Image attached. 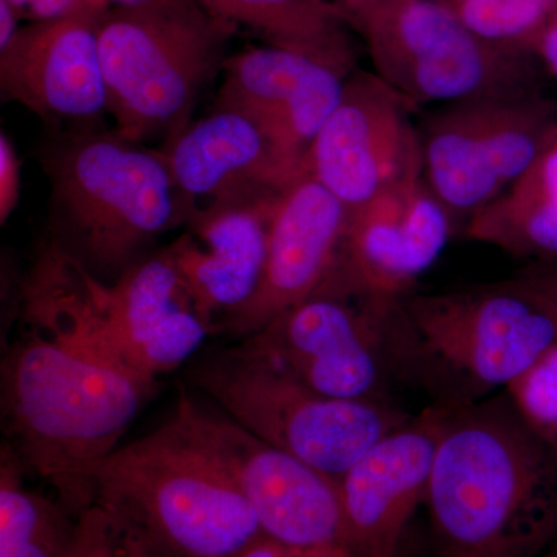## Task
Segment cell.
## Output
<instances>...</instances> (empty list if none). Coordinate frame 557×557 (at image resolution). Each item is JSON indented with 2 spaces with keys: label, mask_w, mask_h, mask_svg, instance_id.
Returning a JSON list of instances; mask_svg holds the SVG:
<instances>
[{
  "label": "cell",
  "mask_w": 557,
  "mask_h": 557,
  "mask_svg": "<svg viewBox=\"0 0 557 557\" xmlns=\"http://www.w3.org/2000/svg\"><path fill=\"white\" fill-rule=\"evenodd\" d=\"M22 163L9 134H0V223L5 225L21 200Z\"/></svg>",
  "instance_id": "obj_29"
},
{
  "label": "cell",
  "mask_w": 557,
  "mask_h": 557,
  "mask_svg": "<svg viewBox=\"0 0 557 557\" xmlns=\"http://www.w3.org/2000/svg\"><path fill=\"white\" fill-rule=\"evenodd\" d=\"M348 209L302 171L278 190L271 219L269 258L251 302L220 333L247 338L324 284L338 259Z\"/></svg>",
  "instance_id": "obj_16"
},
{
  "label": "cell",
  "mask_w": 557,
  "mask_h": 557,
  "mask_svg": "<svg viewBox=\"0 0 557 557\" xmlns=\"http://www.w3.org/2000/svg\"><path fill=\"white\" fill-rule=\"evenodd\" d=\"M544 557H557V542L555 545H553V548L549 549L547 555H545Z\"/></svg>",
  "instance_id": "obj_35"
},
{
  "label": "cell",
  "mask_w": 557,
  "mask_h": 557,
  "mask_svg": "<svg viewBox=\"0 0 557 557\" xmlns=\"http://www.w3.org/2000/svg\"><path fill=\"white\" fill-rule=\"evenodd\" d=\"M557 344V311L533 274L490 287L403 296L392 307V375L460 409L507 391Z\"/></svg>",
  "instance_id": "obj_3"
},
{
  "label": "cell",
  "mask_w": 557,
  "mask_h": 557,
  "mask_svg": "<svg viewBox=\"0 0 557 557\" xmlns=\"http://www.w3.org/2000/svg\"><path fill=\"white\" fill-rule=\"evenodd\" d=\"M106 2L110 7H120V9H145V7L166 5L177 0H106Z\"/></svg>",
  "instance_id": "obj_34"
},
{
  "label": "cell",
  "mask_w": 557,
  "mask_h": 557,
  "mask_svg": "<svg viewBox=\"0 0 557 557\" xmlns=\"http://www.w3.org/2000/svg\"><path fill=\"white\" fill-rule=\"evenodd\" d=\"M530 47L541 54L548 69L557 75V3Z\"/></svg>",
  "instance_id": "obj_30"
},
{
  "label": "cell",
  "mask_w": 557,
  "mask_h": 557,
  "mask_svg": "<svg viewBox=\"0 0 557 557\" xmlns=\"http://www.w3.org/2000/svg\"><path fill=\"white\" fill-rule=\"evenodd\" d=\"M237 25L197 0L112 7L98 28L108 113L131 141H166L190 123L201 91L222 72Z\"/></svg>",
  "instance_id": "obj_6"
},
{
  "label": "cell",
  "mask_w": 557,
  "mask_h": 557,
  "mask_svg": "<svg viewBox=\"0 0 557 557\" xmlns=\"http://www.w3.org/2000/svg\"><path fill=\"white\" fill-rule=\"evenodd\" d=\"M141 379L60 341L21 330L2 361V413L25 471L46 480L79 518L95 475L156 394Z\"/></svg>",
  "instance_id": "obj_2"
},
{
  "label": "cell",
  "mask_w": 557,
  "mask_h": 557,
  "mask_svg": "<svg viewBox=\"0 0 557 557\" xmlns=\"http://www.w3.org/2000/svg\"><path fill=\"white\" fill-rule=\"evenodd\" d=\"M161 153L190 209L274 193L293 180L262 124L237 110L215 108Z\"/></svg>",
  "instance_id": "obj_19"
},
{
  "label": "cell",
  "mask_w": 557,
  "mask_h": 557,
  "mask_svg": "<svg viewBox=\"0 0 557 557\" xmlns=\"http://www.w3.org/2000/svg\"><path fill=\"white\" fill-rule=\"evenodd\" d=\"M97 502L177 557H239L263 537L255 509L177 417L102 461Z\"/></svg>",
  "instance_id": "obj_5"
},
{
  "label": "cell",
  "mask_w": 557,
  "mask_h": 557,
  "mask_svg": "<svg viewBox=\"0 0 557 557\" xmlns=\"http://www.w3.org/2000/svg\"><path fill=\"white\" fill-rule=\"evenodd\" d=\"M231 24L244 25L269 46L296 51L355 72V49L338 0H197Z\"/></svg>",
  "instance_id": "obj_20"
},
{
  "label": "cell",
  "mask_w": 557,
  "mask_h": 557,
  "mask_svg": "<svg viewBox=\"0 0 557 557\" xmlns=\"http://www.w3.org/2000/svg\"><path fill=\"white\" fill-rule=\"evenodd\" d=\"M448 409L431 405L388 432L339 479L354 557H398L410 519L426 504Z\"/></svg>",
  "instance_id": "obj_15"
},
{
  "label": "cell",
  "mask_w": 557,
  "mask_h": 557,
  "mask_svg": "<svg viewBox=\"0 0 557 557\" xmlns=\"http://www.w3.org/2000/svg\"><path fill=\"white\" fill-rule=\"evenodd\" d=\"M50 310L64 343L156 383L219 333L190 295L171 245L115 282L69 260L54 278Z\"/></svg>",
  "instance_id": "obj_7"
},
{
  "label": "cell",
  "mask_w": 557,
  "mask_h": 557,
  "mask_svg": "<svg viewBox=\"0 0 557 557\" xmlns=\"http://www.w3.org/2000/svg\"><path fill=\"white\" fill-rule=\"evenodd\" d=\"M375 75L410 106L530 94L519 49L480 38L440 0H338Z\"/></svg>",
  "instance_id": "obj_9"
},
{
  "label": "cell",
  "mask_w": 557,
  "mask_h": 557,
  "mask_svg": "<svg viewBox=\"0 0 557 557\" xmlns=\"http://www.w3.org/2000/svg\"><path fill=\"white\" fill-rule=\"evenodd\" d=\"M69 557H177L119 509L95 504L79 516Z\"/></svg>",
  "instance_id": "obj_26"
},
{
  "label": "cell",
  "mask_w": 557,
  "mask_h": 557,
  "mask_svg": "<svg viewBox=\"0 0 557 557\" xmlns=\"http://www.w3.org/2000/svg\"><path fill=\"white\" fill-rule=\"evenodd\" d=\"M40 163L50 183L54 244L102 281L123 276L189 218L161 150L115 131L73 132L47 148Z\"/></svg>",
  "instance_id": "obj_4"
},
{
  "label": "cell",
  "mask_w": 557,
  "mask_h": 557,
  "mask_svg": "<svg viewBox=\"0 0 557 557\" xmlns=\"http://www.w3.org/2000/svg\"><path fill=\"white\" fill-rule=\"evenodd\" d=\"M453 219L423 171L403 178L348 214L338 259L322 285L366 298L401 299L442 255Z\"/></svg>",
  "instance_id": "obj_14"
},
{
  "label": "cell",
  "mask_w": 557,
  "mask_h": 557,
  "mask_svg": "<svg viewBox=\"0 0 557 557\" xmlns=\"http://www.w3.org/2000/svg\"><path fill=\"white\" fill-rule=\"evenodd\" d=\"M239 557H351L348 553H311L282 547L269 537L260 539Z\"/></svg>",
  "instance_id": "obj_31"
},
{
  "label": "cell",
  "mask_w": 557,
  "mask_h": 557,
  "mask_svg": "<svg viewBox=\"0 0 557 557\" xmlns=\"http://www.w3.org/2000/svg\"><path fill=\"white\" fill-rule=\"evenodd\" d=\"M465 234L520 258H557V137L522 177L468 220Z\"/></svg>",
  "instance_id": "obj_21"
},
{
  "label": "cell",
  "mask_w": 557,
  "mask_h": 557,
  "mask_svg": "<svg viewBox=\"0 0 557 557\" xmlns=\"http://www.w3.org/2000/svg\"><path fill=\"white\" fill-rule=\"evenodd\" d=\"M395 302L322 285L240 343L324 397L391 401L386 327Z\"/></svg>",
  "instance_id": "obj_12"
},
{
  "label": "cell",
  "mask_w": 557,
  "mask_h": 557,
  "mask_svg": "<svg viewBox=\"0 0 557 557\" xmlns=\"http://www.w3.org/2000/svg\"><path fill=\"white\" fill-rule=\"evenodd\" d=\"M412 109L375 73L355 70L339 104L311 145L302 171L348 212L364 207L403 178L423 171Z\"/></svg>",
  "instance_id": "obj_13"
},
{
  "label": "cell",
  "mask_w": 557,
  "mask_h": 557,
  "mask_svg": "<svg viewBox=\"0 0 557 557\" xmlns=\"http://www.w3.org/2000/svg\"><path fill=\"white\" fill-rule=\"evenodd\" d=\"M539 284L548 293L549 299L555 304L557 311V269H544L533 273Z\"/></svg>",
  "instance_id": "obj_33"
},
{
  "label": "cell",
  "mask_w": 557,
  "mask_h": 557,
  "mask_svg": "<svg viewBox=\"0 0 557 557\" xmlns=\"http://www.w3.org/2000/svg\"><path fill=\"white\" fill-rule=\"evenodd\" d=\"M421 137L429 188L471 219L522 177L557 137L555 109L531 94L458 101L428 120Z\"/></svg>",
  "instance_id": "obj_11"
},
{
  "label": "cell",
  "mask_w": 557,
  "mask_h": 557,
  "mask_svg": "<svg viewBox=\"0 0 557 557\" xmlns=\"http://www.w3.org/2000/svg\"><path fill=\"white\" fill-rule=\"evenodd\" d=\"M426 507L443 557H544L557 542V461L507 392L448 410Z\"/></svg>",
  "instance_id": "obj_1"
},
{
  "label": "cell",
  "mask_w": 557,
  "mask_h": 557,
  "mask_svg": "<svg viewBox=\"0 0 557 557\" xmlns=\"http://www.w3.org/2000/svg\"><path fill=\"white\" fill-rule=\"evenodd\" d=\"M480 38L502 46L530 47L557 0H440Z\"/></svg>",
  "instance_id": "obj_25"
},
{
  "label": "cell",
  "mask_w": 557,
  "mask_h": 557,
  "mask_svg": "<svg viewBox=\"0 0 557 557\" xmlns=\"http://www.w3.org/2000/svg\"><path fill=\"white\" fill-rule=\"evenodd\" d=\"M189 376L231 420L336 480L412 417L392 401L324 397L244 343L200 355Z\"/></svg>",
  "instance_id": "obj_8"
},
{
  "label": "cell",
  "mask_w": 557,
  "mask_h": 557,
  "mask_svg": "<svg viewBox=\"0 0 557 557\" xmlns=\"http://www.w3.org/2000/svg\"><path fill=\"white\" fill-rule=\"evenodd\" d=\"M505 392L557 461V344Z\"/></svg>",
  "instance_id": "obj_27"
},
{
  "label": "cell",
  "mask_w": 557,
  "mask_h": 557,
  "mask_svg": "<svg viewBox=\"0 0 557 557\" xmlns=\"http://www.w3.org/2000/svg\"><path fill=\"white\" fill-rule=\"evenodd\" d=\"M351 73L335 65L318 64L267 127L278 163L289 177L302 172L304 160L339 104Z\"/></svg>",
  "instance_id": "obj_24"
},
{
  "label": "cell",
  "mask_w": 557,
  "mask_h": 557,
  "mask_svg": "<svg viewBox=\"0 0 557 557\" xmlns=\"http://www.w3.org/2000/svg\"><path fill=\"white\" fill-rule=\"evenodd\" d=\"M318 64L325 62L273 46L239 51L223 65L215 108L247 113L267 129Z\"/></svg>",
  "instance_id": "obj_23"
},
{
  "label": "cell",
  "mask_w": 557,
  "mask_h": 557,
  "mask_svg": "<svg viewBox=\"0 0 557 557\" xmlns=\"http://www.w3.org/2000/svg\"><path fill=\"white\" fill-rule=\"evenodd\" d=\"M101 17L22 25L0 50L2 97L46 123H91L108 113L98 40Z\"/></svg>",
  "instance_id": "obj_17"
},
{
  "label": "cell",
  "mask_w": 557,
  "mask_h": 557,
  "mask_svg": "<svg viewBox=\"0 0 557 557\" xmlns=\"http://www.w3.org/2000/svg\"><path fill=\"white\" fill-rule=\"evenodd\" d=\"M13 446L0 454V557H69L79 518L60 500L27 490Z\"/></svg>",
  "instance_id": "obj_22"
},
{
  "label": "cell",
  "mask_w": 557,
  "mask_h": 557,
  "mask_svg": "<svg viewBox=\"0 0 557 557\" xmlns=\"http://www.w3.org/2000/svg\"><path fill=\"white\" fill-rule=\"evenodd\" d=\"M174 416L239 487L263 536L298 552L350 553L339 480L256 437L186 392Z\"/></svg>",
  "instance_id": "obj_10"
},
{
  "label": "cell",
  "mask_w": 557,
  "mask_h": 557,
  "mask_svg": "<svg viewBox=\"0 0 557 557\" xmlns=\"http://www.w3.org/2000/svg\"><path fill=\"white\" fill-rule=\"evenodd\" d=\"M24 22L100 16L109 10L106 0H9Z\"/></svg>",
  "instance_id": "obj_28"
},
{
  "label": "cell",
  "mask_w": 557,
  "mask_h": 557,
  "mask_svg": "<svg viewBox=\"0 0 557 557\" xmlns=\"http://www.w3.org/2000/svg\"><path fill=\"white\" fill-rule=\"evenodd\" d=\"M22 17L9 0H0V50L14 39L22 28Z\"/></svg>",
  "instance_id": "obj_32"
},
{
  "label": "cell",
  "mask_w": 557,
  "mask_h": 557,
  "mask_svg": "<svg viewBox=\"0 0 557 557\" xmlns=\"http://www.w3.org/2000/svg\"><path fill=\"white\" fill-rule=\"evenodd\" d=\"M278 190L193 208L185 233L170 244L197 307L219 333L262 284Z\"/></svg>",
  "instance_id": "obj_18"
}]
</instances>
